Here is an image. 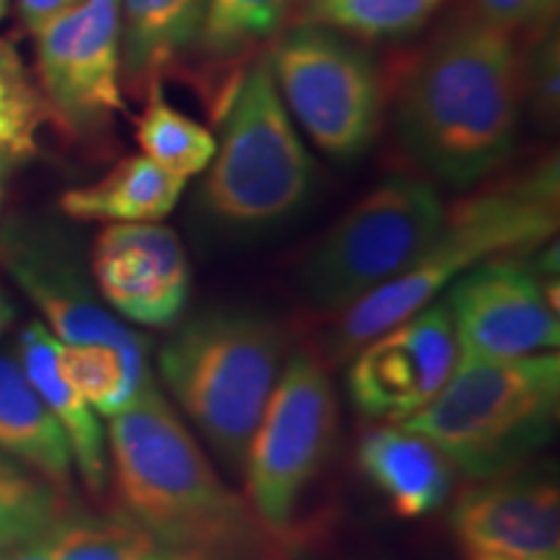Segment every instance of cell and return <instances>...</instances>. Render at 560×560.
Returning a JSON list of instances; mask_svg holds the SVG:
<instances>
[{
  "instance_id": "obj_1",
  "label": "cell",
  "mask_w": 560,
  "mask_h": 560,
  "mask_svg": "<svg viewBox=\"0 0 560 560\" xmlns=\"http://www.w3.org/2000/svg\"><path fill=\"white\" fill-rule=\"evenodd\" d=\"M107 459L117 511L172 548L202 560H285L296 545L223 482L159 384L109 416Z\"/></svg>"
},
{
  "instance_id": "obj_23",
  "label": "cell",
  "mask_w": 560,
  "mask_h": 560,
  "mask_svg": "<svg viewBox=\"0 0 560 560\" xmlns=\"http://www.w3.org/2000/svg\"><path fill=\"white\" fill-rule=\"evenodd\" d=\"M68 516L66 490L0 457V550L50 535Z\"/></svg>"
},
{
  "instance_id": "obj_2",
  "label": "cell",
  "mask_w": 560,
  "mask_h": 560,
  "mask_svg": "<svg viewBox=\"0 0 560 560\" xmlns=\"http://www.w3.org/2000/svg\"><path fill=\"white\" fill-rule=\"evenodd\" d=\"M520 117V55L511 32L467 19L412 66L395 104V132L433 179L467 190L506 164Z\"/></svg>"
},
{
  "instance_id": "obj_25",
  "label": "cell",
  "mask_w": 560,
  "mask_h": 560,
  "mask_svg": "<svg viewBox=\"0 0 560 560\" xmlns=\"http://www.w3.org/2000/svg\"><path fill=\"white\" fill-rule=\"evenodd\" d=\"M441 0H306V21L340 34L387 39L412 34Z\"/></svg>"
},
{
  "instance_id": "obj_7",
  "label": "cell",
  "mask_w": 560,
  "mask_h": 560,
  "mask_svg": "<svg viewBox=\"0 0 560 560\" xmlns=\"http://www.w3.org/2000/svg\"><path fill=\"white\" fill-rule=\"evenodd\" d=\"M446 206L431 182L389 177L361 198L299 268L304 299L325 314H342L408 270L436 240Z\"/></svg>"
},
{
  "instance_id": "obj_14",
  "label": "cell",
  "mask_w": 560,
  "mask_h": 560,
  "mask_svg": "<svg viewBox=\"0 0 560 560\" xmlns=\"http://www.w3.org/2000/svg\"><path fill=\"white\" fill-rule=\"evenodd\" d=\"M3 257L19 289L32 299L55 338L60 342L112 346L122 353L140 389L156 387L149 366L151 342L117 319L66 249L34 236H21L9 242Z\"/></svg>"
},
{
  "instance_id": "obj_29",
  "label": "cell",
  "mask_w": 560,
  "mask_h": 560,
  "mask_svg": "<svg viewBox=\"0 0 560 560\" xmlns=\"http://www.w3.org/2000/svg\"><path fill=\"white\" fill-rule=\"evenodd\" d=\"M475 3L480 9V19L506 32L542 24L558 9V0H475Z\"/></svg>"
},
{
  "instance_id": "obj_8",
  "label": "cell",
  "mask_w": 560,
  "mask_h": 560,
  "mask_svg": "<svg viewBox=\"0 0 560 560\" xmlns=\"http://www.w3.org/2000/svg\"><path fill=\"white\" fill-rule=\"evenodd\" d=\"M338 439V392L325 363L306 350L285 359L244 462V495L257 516L299 540L293 524L301 499Z\"/></svg>"
},
{
  "instance_id": "obj_31",
  "label": "cell",
  "mask_w": 560,
  "mask_h": 560,
  "mask_svg": "<svg viewBox=\"0 0 560 560\" xmlns=\"http://www.w3.org/2000/svg\"><path fill=\"white\" fill-rule=\"evenodd\" d=\"M58 529L50 532V535L34 537V540L0 550V560H55V537H58Z\"/></svg>"
},
{
  "instance_id": "obj_24",
  "label": "cell",
  "mask_w": 560,
  "mask_h": 560,
  "mask_svg": "<svg viewBox=\"0 0 560 560\" xmlns=\"http://www.w3.org/2000/svg\"><path fill=\"white\" fill-rule=\"evenodd\" d=\"M58 363L66 380L100 416L109 418L136 400L140 389L120 350L102 342H60Z\"/></svg>"
},
{
  "instance_id": "obj_26",
  "label": "cell",
  "mask_w": 560,
  "mask_h": 560,
  "mask_svg": "<svg viewBox=\"0 0 560 560\" xmlns=\"http://www.w3.org/2000/svg\"><path fill=\"white\" fill-rule=\"evenodd\" d=\"M42 100L16 50L0 39V151L24 156L37 145Z\"/></svg>"
},
{
  "instance_id": "obj_32",
  "label": "cell",
  "mask_w": 560,
  "mask_h": 560,
  "mask_svg": "<svg viewBox=\"0 0 560 560\" xmlns=\"http://www.w3.org/2000/svg\"><path fill=\"white\" fill-rule=\"evenodd\" d=\"M13 317H16V306H13L9 293L0 289V338H3V332L11 327Z\"/></svg>"
},
{
  "instance_id": "obj_5",
  "label": "cell",
  "mask_w": 560,
  "mask_h": 560,
  "mask_svg": "<svg viewBox=\"0 0 560 560\" xmlns=\"http://www.w3.org/2000/svg\"><path fill=\"white\" fill-rule=\"evenodd\" d=\"M289 359V335L276 319L219 306L177 322L159 348V376L208 452L234 478Z\"/></svg>"
},
{
  "instance_id": "obj_19",
  "label": "cell",
  "mask_w": 560,
  "mask_h": 560,
  "mask_svg": "<svg viewBox=\"0 0 560 560\" xmlns=\"http://www.w3.org/2000/svg\"><path fill=\"white\" fill-rule=\"evenodd\" d=\"M187 179L161 170L149 156L120 161L94 185L73 187L60 198L62 213L75 221L159 223L177 208Z\"/></svg>"
},
{
  "instance_id": "obj_18",
  "label": "cell",
  "mask_w": 560,
  "mask_h": 560,
  "mask_svg": "<svg viewBox=\"0 0 560 560\" xmlns=\"http://www.w3.org/2000/svg\"><path fill=\"white\" fill-rule=\"evenodd\" d=\"M0 457L19 462L68 493L75 462L66 431L26 380L16 355L9 353H0Z\"/></svg>"
},
{
  "instance_id": "obj_27",
  "label": "cell",
  "mask_w": 560,
  "mask_h": 560,
  "mask_svg": "<svg viewBox=\"0 0 560 560\" xmlns=\"http://www.w3.org/2000/svg\"><path fill=\"white\" fill-rule=\"evenodd\" d=\"M285 5L289 0H210L200 45L213 55L242 50L278 30Z\"/></svg>"
},
{
  "instance_id": "obj_13",
  "label": "cell",
  "mask_w": 560,
  "mask_h": 560,
  "mask_svg": "<svg viewBox=\"0 0 560 560\" xmlns=\"http://www.w3.org/2000/svg\"><path fill=\"white\" fill-rule=\"evenodd\" d=\"M96 293L117 317L174 327L192 291L190 257L164 223H109L91 255Z\"/></svg>"
},
{
  "instance_id": "obj_34",
  "label": "cell",
  "mask_w": 560,
  "mask_h": 560,
  "mask_svg": "<svg viewBox=\"0 0 560 560\" xmlns=\"http://www.w3.org/2000/svg\"><path fill=\"white\" fill-rule=\"evenodd\" d=\"M467 560H509V558L490 556V552H472V550H470V558H467Z\"/></svg>"
},
{
  "instance_id": "obj_3",
  "label": "cell",
  "mask_w": 560,
  "mask_h": 560,
  "mask_svg": "<svg viewBox=\"0 0 560 560\" xmlns=\"http://www.w3.org/2000/svg\"><path fill=\"white\" fill-rule=\"evenodd\" d=\"M558 229V164L545 161L506 185L470 195L446 208L444 226L423 255L342 312L332 332L335 359L346 361L376 335L408 319L472 270L503 255H535Z\"/></svg>"
},
{
  "instance_id": "obj_28",
  "label": "cell",
  "mask_w": 560,
  "mask_h": 560,
  "mask_svg": "<svg viewBox=\"0 0 560 560\" xmlns=\"http://www.w3.org/2000/svg\"><path fill=\"white\" fill-rule=\"evenodd\" d=\"M522 102L527 100L537 117L550 122L558 115V39L545 37L527 60H520Z\"/></svg>"
},
{
  "instance_id": "obj_22",
  "label": "cell",
  "mask_w": 560,
  "mask_h": 560,
  "mask_svg": "<svg viewBox=\"0 0 560 560\" xmlns=\"http://www.w3.org/2000/svg\"><path fill=\"white\" fill-rule=\"evenodd\" d=\"M136 138L143 156L182 179L206 172L215 151V138L210 130L172 107L159 81L149 86V102L138 117Z\"/></svg>"
},
{
  "instance_id": "obj_21",
  "label": "cell",
  "mask_w": 560,
  "mask_h": 560,
  "mask_svg": "<svg viewBox=\"0 0 560 560\" xmlns=\"http://www.w3.org/2000/svg\"><path fill=\"white\" fill-rule=\"evenodd\" d=\"M55 560H202L172 548L128 516H68L55 537Z\"/></svg>"
},
{
  "instance_id": "obj_11",
  "label": "cell",
  "mask_w": 560,
  "mask_h": 560,
  "mask_svg": "<svg viewBox=\"0 0 560 560\" xmlns=\"http://www.w3.org/2000/svg\"><path fill=\"white\" fill-rule=\"evenodd\" d=\"M34 39L42 91L68 128L91 132L125 109L120 0H86Z\"/></svg>"
},
{
  "instance_id": "obj_17",
  "label": "cell",
  "mask_w": 560,
  "mask_h": 560,
  "mask_svg": "<svg viewBox=\"0 0 560 560\" xmlns=\"http://www.w3.org/2000/svg\"><path fill=\"white\" fill-rule=\"evenodd\" d=\"M16 359L26 380L34 384L60 429L66 431L75 470L81 472L91 493H102L109 475L107 431L102 429L100 412L83 400L60 371L58 338L42 322H30L19 335Z\"/></svg>"
},
{
  "instance_id": "obj_9",
  "label": "cell",
  "mask_w": 560,
  "mask_h": 560,
  "mask_svg": "<svg viewBox=\"0 0 560 560\" xmlns=\"http://www.w3.org/2000/svg\"><path fill=\"white\" fill-rule=\"evenodd\" d=\"M268 62L291 120L319 151L338 161L359 159L382 125L384 89L374 60L330 26H293Z\"/></svg>"
},
{
  "instance_id": "obj_6",
  "label": "cell",
  "mask_w": 560,
  "mask_h": 560,
  "mask_svg": "<svg viewBox=\"0 0 560 560\" xmlns=\"http://www.w3.org/2000/svg\"><path fill=\"white\" fill-rule=\"evenodd\" d=\"M560 410L556 350L509 361L457 359L450 380L405 429L444 452L467 480L509 475L548 444Z\"/></svg>"
},
{
  "instance_id": "obj_30",
  "label": "cell",
  "mask_w": 560,
  "mask_h": 560,
  "mask_svg": "<svg viewBox=\"0 0 560 560\" xmlns=\"http://www.w3.org/2000/svg\"><path fill=\"white\" fill-rule=\"evenodd\" d=\"M81 3H86V0H16V11L26 30L37 34L50 21L60 19L62 13L79 9Z\"/></svg>"
},
{
  "instance_id": "obj_4",
  "label": "cell",
  "mask_w": 560,
  "mask_h": 560,
  "mask_svg": "<svg viewBox=\"0 0 560 560\" xmlns=\"http://www.w3.org/2000/svg\"><path fill=\"white\" fill-rule=\"evenodd\" d=\"M195 198L200 223L221 240H257L299 219L317 185V164L280 100L268 55L234 83L221 132Z\"/></svg>"
},
{
  "instance_id": "obj_15",
  "label": "cell",
  "mask_w": 560,
  "mask_h": 560,
  "mask_svg": "<svg viewBox=\"0 0 560 560\" xmlns=\"http://www.w3.org/2000/svg\"><path fill=\"white\" fill-rule=\"evenodd\" d=\"M452 529L472 552L560 560V493L550 478L509 472L462 490Z\"/></svg>"
},
{
  "instance_id": "obj_16",
  "label": "cell",
  "mask_w": 560,
  "mask_h": 560,
  "mask_svg": "<svg viewBox=\"0 0 560 560\" xmlns=\"http://www.w3.org/2000/svg\"><path fill=\"white\" fill-rule=\"evenodd\" d=\"M361 472L395 514L420 520L444 506L454 486V467L433 441L405 425H376L359 441Z\"/></svg>"
},
{
  "instance_id": "obj_12",
  "label": "cell",
  "mask_w": 560,
  "mask_h": 560,
  "mask_svg": "<svg viewBox=\"0 0 560 560\" xmlns=\"http://www.w3.org/2000/svg\"><path fill=\"white\" fill-rule=\"evenodd\" d=\"M348 371L350 400L363 416L402 423L425 408L457 363L444 299L397 322L355 350Z\"/></svg>"
},
{
  "instance_id": "obj_35",
  "label": "cell",
  "mask_w": 560,
  "mask_h": 560,
  "mask_svg": "<svg viewBox=\"0 0 560 560\" xmlns=\"http://www.w3.org/2000/svg\"><path fill=\"white\" fill-rule=\"evenodd\" d=\"M5 11H9V0H0V19L5 16Z\"/></svg>"
},
{
  "instance_id": "obj_33",
  "label": "cell",
  "mask_w": 560,
  "mask_h": 560,
  "mask_svg": "<svg viewBox=\"0 0 560 560\" xmlns=\"http://www.w3.org/2000/svg\"><path fill=\"white\" fill-rule=\"evenodd\" d=\"M5 153L0 151V206H3V195H5V164H3Z\"/></svg>"
},
{
  "instance_id": "obj_20",
  "label": "cell",
  "mask_w": 560,
  "mask_h": 560,
  "mask_svg": "<svg viewBox=\"0 0 560 560\" xmlns=\"http://www.w3.org/2000/svg\"><path fill=\"white\" fill-rule=\"evenodd\" d=\"M210 0H120L122 73L156 83L159 73L200 42Z\"/></svg>"
},
{
  "instance_id": "obj_10",
  "label": "cell",
  "mask_w": 560,
  "mask_h": 560,
  "mask_svg": "<svg viewBox=\"0 0 560 560\" xmlns=\"http://www.w3.org/2000/svg\"><path fill=\"white\" fill-rule=\"evenodd\" d=\"M457 359L509 361L548 353L560 342L556 285L548 262L503 255L475 265L444 291Z\"/></svg>"
}]
</instances>
